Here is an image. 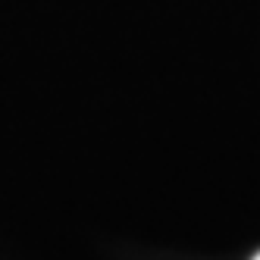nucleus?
I'll use <instances>...</instances> for the list:
<instances>
[{"label": "nucleus", "mask_w": 260, "mask_h": 260, "mask_svg": "<svg viewBox=\"0 0 260 260\" xmlns=\"http://www.w3.org/2000/svg\"><path fill=\"white\" fill-rule=\"evenodd\" d=\"M254 260H260V254H257V257H254Z\"/></svg>", "instance_id": "f257e3e1"}]
</instances>
